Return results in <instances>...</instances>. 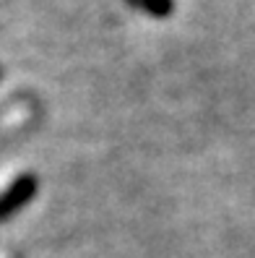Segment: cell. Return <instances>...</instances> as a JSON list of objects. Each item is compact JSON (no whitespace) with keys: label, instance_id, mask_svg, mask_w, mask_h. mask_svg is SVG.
I'll return each instance as SVG.
<instances>
[{"label":"cell","instance_id":"1","mask_svg":"<svg viewBox=\"0 0 255 258\" xmlns=\"http://www.w3.org/2000/svg\"><path fill=\"white\" fill-rule=\"evenodd\" d=\"M37 190V180L34 175H19L13 183L8 185V190L0 193V222H6L11 214H16L21 206L29 204V199Z\"/></svg>","mask_w":255,"mask_h":258},{"label":"cell","instance_id":"2","mask_svg":"<svg viewBox=\"0 0 255 258\" xmlns=\"http://www.w3.org/2000/svg\"><path fill=\"white\" fill-rule=\"evenodd\" d=\"M123 3L151 19H169L175 13V0H123Z\"/></svg>","mask_w":255,"mask_h":258}]
</instances>
